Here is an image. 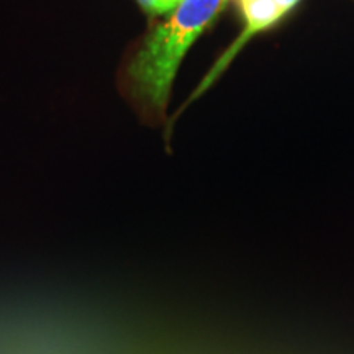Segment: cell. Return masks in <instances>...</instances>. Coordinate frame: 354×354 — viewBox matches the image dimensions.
Here are the masks:
<instances>
[{
	"mask_svg": "<svg viewBox=\"0 0 354 354\" xmlns=\"http://www.w3.org/2000/svg\"><path fill=\"white\" fill-rule=\"evenodd\" d=\"M228 0H180L169 19L146 37L127 66L125 81L145 112L165 117L172 82L197 38L218 17Z\"/></svg>",
	"mask_w": 354,
	"mask_h": 354,
	"instance_id": "cell-1",
	"label": "cell"
},
{
	"mask_svg": "<svg viewBox=\"0 0 354 354\" xmlns=\"http://www.w3.org/2000/svg\"><path fill=\"white\" fill-rule=\"evenodd\" d=\"M238 2H240L243 19H245V28H243L240 38H236V41L232 44V48H230L227 55L216 63L214 71L207 76L205 81L202 82V86L198 87V91L192 97L201 95L203 88L210 86V84L215 81L216 76L223 71V68H227V64L233 59L234 55H236V53L240 51L254 35L271 28L272 25H276L279 20L284 19L287 13H289V10H286L284 7L279 6L276 0H238Z\"/></svg>",
	"mask_w": 354,
	"mask_h": 354,
	"instance_id": "cell-2",
	"label": "cell"
},
{
	"mask_svg": "<svg viewBox=\"0 0 354 354\" xmlns=\"http://www.w3.org/2000/svg\"><path fill=\"white\" fill-rule=\"evenodd\" d=\"M136 2L140 3V7L143 8V10L148 13V15H151V17L159 15L158 8H156V3H154L153 0H136Z\"/></svg>",
	"mask_w": 354,
	"mask_h": 354,
	"instance_id": "cell-3",
	"label": "cell"
},
{
	"mask_svg": "<svg viewBox=\"0 0 354 354\" xmlns=\"http://www.w3.org/2000/svg\"><path fill=\"white\" fill-rule=\"evenodd\" d=\"M276 2L279 3V6H282L286 8V10H292V8H294L295 6H297V3L300 2V0H276Z\"/></svg>",
	"mask_w": 354,
	"mask_h": 354,
	"instance_id": "cell-4",
	"label": "cell"
}]
</instances>
